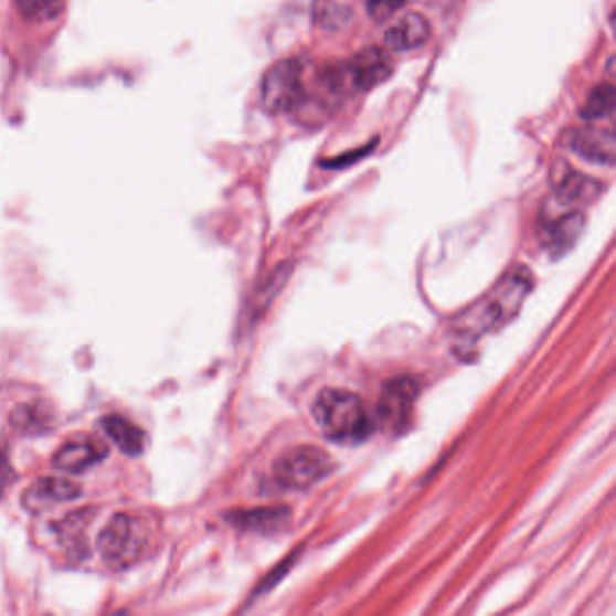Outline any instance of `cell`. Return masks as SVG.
I'll return each instance as SVG.
<instances>
[{"mask_svg": "<svg viewBox=\"0 0 616 616\" xmlns=\"http://www.w3.org/2000/svg\"><path fill=\"white\" fill-rule=\"evenodd\" d=\"M532 272L524 266L510 269L499 283L488 291L487 297L457 318L454 333L459 340L472 346L479 338L492 333L517 317L524 298L532 291Z\"/></svg>", "mask_w": 616, "mask_h": 616, "instance_id": "6da1fadb", "label": "cell"}, {"mask_svg": "<svg viewBox=\"0 0 616 616\" xmlns=\"http://www.w3.org/2000/svg\"><path fill=\"white\" fill-rule=\"evenodd\" d=\"M314 417L323 436L337 443H362L376 423L358 394L346 389H323L314 405Z\"/></svg>", "mask_w": 616, "mask_h": 616, "instance_id": "7a4b0ae2", "label": "cell"}, {"mask_svg": "<svg viewBox=\"0 0 616 616\" xmlns=\"http://www.w3.org/2000/svg\"><path fill=\"white\" fill-rule=\"evenodd\" d=\"M393 60L382 47H365L357 55L331 65L322 78L334 93H365L393 75Z\"/></svg>", "mask_w": 616, "mask_h": 616, "instance_id": "3957f363", "label": "cell"}, {"mask_svg": "<svg viewBox=\"0 0 616 616\" xmlns=\"http://www.w3.org/2000/svg\"><path fill=\"white\" fill-rule=\"evenodd\" d=\"M147 542L149 533L144 519L129 513H116L98 537L102 559L115 570H125L138 562L147 552Z\"/></svg>", "mask_w": 616, "mask_h": 616, "instance_id": "277c9868", "label": "cell"}, {"mask_svg": "<svg viewBox=\"0 0 616 616\" xmlns=\"http://www.w3.org/2000/svg\"><path fill=\"white\" fill-rule=\"evenodd\" d=\"M306 98L302 84V62L298 59L278 60L261 82V104L272 115H286L300 107Z\"/></svg>", "mask_w": 616, "mask_h": 616, "instance_id": "5b68a950", "label": "cell"}, {"mask_svg": "<svg viewBox=\"0 0 616 616\" xmlns=\"http://www.w3.org/2000/svg\"><path fill=\"white\" fill-rule=\"evenodd\" d=\"M333 470V461L326 450L311 445L295 447L275 463L274 472L278 485L289 490L314 487Z\"/></svg>", "mask_w": 616, "mask_h": 616, "instance_id": "8992f818", "label": "cell"}, {"mask_svg": "<svg viewBox=\"0 0 616 616\" xmlns=\"http://www.w3.org/2000/svg\"><path fill=\"white\" fill-rule=\"evenodd\" d=\"M419 387L411 376L394 378L385 383L376 405L374 423L389 433L400 434L413 422Z\"/></svg>", "mask_w": 616, "mask_h": 616, "instance_id": "52a82bcc", "label": "cell"}, {"mask_svg": "<svg viewBox=\"0 0 616 616\" xmlns=\"http://www.w3.org/2000/svg\"><path fill=\"white\" fill-rule=\"evenodd\" d=\"M550 181L555 189L556 198L562 203H587L601 195L604 184L596 179L587 178L578 170L573 169L572 164L566 163L564 159L553 161L552 170H550Z\"/></svg>", "mask_w": 616, "mask_h": 616, "instance_id": "ba28073f", "label": "cell"}, {"mask_svg": "<svg viewBox=\"0 0 616 616\" xmlns=\"http://www.w3.org/2000/svg\"><path fill=\"white\" fill-rule=\"evenodd\" d=\"M564 144L573 155L578 158L592 161V163L607 164L615 163L616 139L613 132L598 129H573L567 130L564 136Z\"/></svg>", "mask_w": 616, "mask_h": 616, "instance_id": "9c48e42d", "label": "cell"}, {"mask_svg": "<svg viewBox=\"0 0 616 616\" xmlns=\"http://www.w3.org/2000/svg\"><path fill=\"white\" fill-rule=\"evenodd\" d=\"M79 493L82 490L76 482L60 477H42L25 490L22 501L31 512H40L44 508L55 507L59 502L75 501Z\"/></svg>", "mask_w": 616, "mask_h": 616, "instance_id": "30bf717a", "label": "cell"}, {"mask_svg": "<svg viewBox=\"0 0 616 616\" xmlns=\"http://www.w3.org/2000/svg\"><path fill=\"white\" fill-rule=\"evenodd\" d=\"M383 39L389 50L407 53L422 47L431 39V24L419 13H407L402 19H397L393 25H389Z\"/></svg>", "mask_w": 616, "mask_h": 616, "instance_id": "8fae6325", "label": "cell"}, {"mask_svg": "<svg viewBox=\"0 0 616 616\" xmlns=\"http://www.w3.org/2000/svg\"><path fill=\"white\" fill-rule=\"evenodd\" d=\"M586 226V217L578 210L556 217L544 226V246L553 257H562L575 246Z\"/></svg>", "mask_w": 616, "mask_h": 616, "instance_id": "7c38bea8", "label": "cell"}, {"mask_svg": "<svg viewBox=\"0 0 616 616\" xmlns=\"http://www.w3.org/2000/svg\"><path fill=\"white\" fill-rule=\"evenodd\" d=\"M107 456V447L99 442H70L53 457L56 470L67 474H82L95 467Z\"/></svg>", "mask_w": 616, "mask_h": 616, "instance_id": "4fadbf2b", "label": "cell"}, {"mask_svg": "<svg viewBox=\"0 0 616 616\" xmlns=\"http://www.w3.org/2000/svg\"><path fill=\"white\" fill-rule=\"evenodd\" d=\"M288 508H254L229 513V521L246 532H274L288 521Z\"/></svg>", "mask_w": 616, "mask_h": 616, "instance_id": "5bb4252c", "label": "cell"}, {"mask_svg": "<svg viewBox=\"0 0 616 616\" xmlns=\"http://www.w3.org/2000/svg\"><path fill=\"white\" fill-rule=\"evenodd\" d=\"M105 434L118 445L127 456H139L145 450V433L135 423L121 416H107L102 419Z\"/></svg>", "mask_w": 616, "mask_h": 616, "instance_id": "9a60e30c", "label": "cell"}, {"mask_svg": "<svg viewBox=\"0 0 616 616\" xmlns=\"http://www.w3.org/2000/svg\"><path fill=\"white\" fill-rule=\"evenodd\" d=\"M616 93L615 87L609 82L596 85L595 89L587 96L586 104L581 109L584 119L609 118L615 113Z\"/></svg>", "mask_w": 616, "mask_h": 616, "instance_id": "2e32d148", "label": "cell"}, {"mask_svg": "<svg viewBox=\"0 0 616 616\" xmlns=\"http://www.w3.org/2000/svg\"><path fill=\"white\" fill-rule=\"evenodd\" d=\"M20 15L33 22H50L59 19L65 8V0H17Z\"/></svg>", "mask_w": 616, "mask_h": 616, "instance_id": "e0dca14e", "label": "cell"}, {"mask_svg": "<svg viewBox=\"0 0 616 616\" xmlns=\"http://www.w3.org/2000/svg\"><path fill=\"white\" fill-rule=\"evenodd\" d=\"M11 423L13 427L25 433H35V431H44L45 414L35 405H22L15 408V413L11 414Z\"/></svg>", "mask_w": 616, "mask_h": 616, "instance_id": "ac0fdd59", "label": "cell"}, {"mask_svg": "<svg viewBox=\"0 0 616 616\" xmlns=\"http://www.w3.org/2000/svg\"><path fill=\"white\" fill-rule=\"evenodd\" d=\"M407 0H365V10L371 19L382 22L391 19L396 11L402 10Z\"/></svg>", "mask_w": 616, "mask_h": 616, "instance_id": "d6986e66", "label": "cell"}, {"mask_svg": "<svg viewBox=\"0 0 616 616\" xmlns=\"http://www.w3.org/2000/svg\"><path fill=\"white\" fill-rule=\"evenodd\" d=\"M11 477H13V472H11L10 465L4 457L0 456V493L4 492V488L10 485Z\"/></svg>", "mask_w": 616, "mask_h": 616, "instance_id": "ffe728a7", "label": "cell"}]
</instances>
